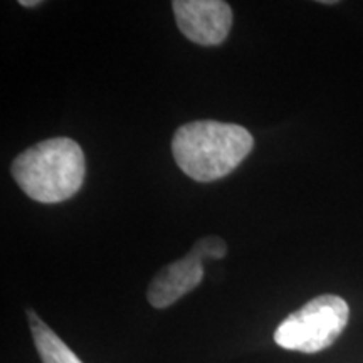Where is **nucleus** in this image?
Wrapping results in <instances>:
<instances>
[{
    "label": "nucleus",
    "mask_w": 363,
    "mask_h": 363,
    "mask_svg": "<svg viewBox=\"0 0 363 363\" xmlns=\"http://www.w3.org/2000/svg\"><path fill=\"white\" fill-rule=\"evenodd\" d=\"M252 147V135L244 126L201 120L175 131L172 153L190 179L214 182L238 169Z\"/></svg>",
    "instance_id": "obj_1"
},
{
    "label": "nucleus",
    "mask_w": 363,
    "mask_h": 363,
    "mask_svg": "<svg viewBox=\"0 0 363 363\" xmlns=\"http://www.w3.org/2000/svg\"><path fill=\"white\" fill-rule=\"evenodd\" d=\"M16 184L35 202L57 203L83 187L86 160L74 140L51 138L27 148L11 165Z\"/></svg>",
    "instance_id": "obj_2"
},
{
    "label": "nucleus",
    "mask_w": 363,
    "mask_h": 363,
    "mask_svg": "<svg viewBox=\"0 0 363 363\" xmlns=\"http://www.w3.org/2000/svg\"><path fill=\"white\" fill-rule=\"evenodd\" d=\"M350 318V308L337 294L313 298L281 321L274 342L284 350L318 353L337 342Z\"/></svg>",
    "instance_id": "obj_3"
},
{
    "label": "nucleus",
    "mask_w": 363,
    "mask_h": 363,
    "mask_svg": "<svg viewBox=\"0 0 363 363\" xmlns=\"http://www.w3.org/2000/svg\"><path fill=\"white\" fill-rule=\"evenodd\" d=\"M227 254L225 242L217 235H208L195 244L192 251L182 259L162 267L148 286L147 298L153 308L163 310L179 301L182 296L201 284L203 278L202 261L222 259Z\"/></svg>",
    "instance_id": "obj_4"
},
{
    "label": "nucleus",
    "mask_w": 363,
    "mask_h": 363,
    "mask_svg": "<svg viewBox=\"0 0 363 363\" xmlns=\"http://www.w3.org/2000/svg\"><path fill=\"white\" fill-rule=\"evenodd\" d=\"M180 33L199 45H217L233 27V9L222 0H175L172 2Z\"/></svg>",
    "instance_id": "obj_5"
},
{
    "label": "nucleus",
    "mask_w": 363,
    "mask_h": 363,
    "mask_svg": "<svg viewBox=\"0 0 363 363\" xmlns=\"http://www.w3.org/2000/svg\"><path fill=\"white\" fill-rule=\"evenodd\" d=\"M29 315L30 333L43 363H83L67 345L33 311Z\"/></svg>",
    "instance_id": "obj_6"
},
{
    "label": "nucleus",
    "mask_w": 363,
    "mask_h": 363,
    "mask_svg": "<svg viewBox=\"0 0 363 363\" xmlns=\"http://www.w3.org/2000/svg\"><path fill=\"white\" fill-rule=\"evenodd\" d=\"M21 6L27 7V9H33V7L40 6V2L39 0H21Z\"/></svg>",
    "instance_id": "obj_7"
}]
</instances>
